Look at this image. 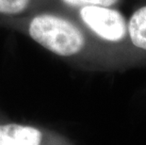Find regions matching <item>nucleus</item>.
I'll list each match as a JSON object with an SVG mask.
<instances>
[{
	"instance_id": "obj_2",
	"label": "nucleus",
	"mask_w": 146,
	"mask_h": 145,
	"mask_svg": "<svg viewBox=\"0 0 146 145\" xmlns=\"http://www.w3.org/2000/svg\"><path fill=\"white\" fill-rule=\"evenodd\" d=\"M82 24L104 51L111 65L118 62L128 42L127 20L112 7L88 6L76 10L64 8Z\"/></svg>"
},
{
	"instance_id": "obj_1",
	"label": "nucleus",
	"mask_w": 146,
	"mask_h": 145,
	"mask_svg": "<svg viewBox=\"0 0 146 145\" xmlns=\"http://www.w3.org/2000/svg\"><path fill=\"white\" fill-rule=\"evenodd\" d=\"M0 26L24 34L35 44L74 65L110 66L104 51L63 7L18 18H0Z\"/></svg>"
},
{
	"instance_id": "obj_5",
	"label": "nucleus",
	"mask_w": 146,
	"mask_h": 145,
	"mask_svg": "<svg viewBox=\"0 0 146 145\" xmlns=\"http://www.w3.org/2000/svg\"><path fill=\"white\" fill-rule=\"evenodd\" d=\"M128 42L139 52L146 53V5L137 9L127 21Z\"/></svg>"
},
{
	"instance_id": "obj_6",
	"label": "nucleus",
	"mask_w": 146,
	"mask_h": 145,
	"mask_svg": "<svg viewBox=\"0 0 146 145\" xmlns=\"http://www.w3.org/2000/svg\"><path fill=\"white\" fill-rule=\"evenodd\" d=\"M60 7L76 10L88 6H99V7H112L118 5L121 0H52Z\"/></svg>"
},
{
	"instance_id": "obj_4",
	"label": "nucleus",
	"mask_w": 146,
	"mask_h": 145,
	"mask_svg": "<svg viewBox=\"0 0 146 145\" xmlns=\"http://www.w3.org/2000/svg\"><path fill=\"white\" fill-rule=\"evenodd\" d=\"M58 5L52 0H0V18H18L52 10Z\"/></svg>"
},
{
	"instance_id": "obj_3",
	"label": "nucleus",
	"mask_w": 146,
	"mask_h": 145,
	"mask_svg": "<svg viewBox=\"0 0 146 145\" xmlns=\"http://www.w3.org/2000/svg\"><path fill=\"white\" fill-rule=\"evenodd\" d=\"M0 145H74L69 138L42 126L0 121Z\"/></svg>"
}]
</instances>
